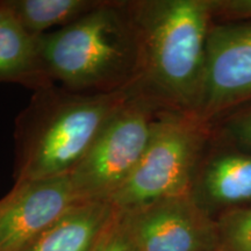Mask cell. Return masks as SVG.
<instances>
[{"label":"cell","mask_w":251,"mask_h":251,"mask_svg":"<svg viewBox=\"0 0 251 251\" xmlns=\"http://www.w3.org/2000/svg\"><path fill=\"white\" fill-rule=\"evenodd\" d=\"M136 29V86L163 109L196 114L205 78L212 0L127 1Z\"/></svg>","instance_id":"1"},{"label":"cell","mask_w":251,"mask_h":251,"mask_svg":"<svg viewBox=\"0 0 251 251\" xmlns=\"http://www.w3.org/2000/svg\"><path fill=\"white\" fill-rule=\"evenodd\" d=\"M43 87L108 93L136 85L140 50L127 1H102L67 27L36 36Z\"/></svg>","instance_id":"2"},{"label":"cell","mask_w":251,"mask_h":251,"mask_svg":"<svg viewBox=\"0 0 251 251\" xmlns=\"http://www.w3.org/2000/svg\"><path fill=\"white\" fill-rule=\"evenodd\" d=\"M18 120L15 181L69 176L136 85L108 93L41 87Z\"/></svg>","instance_id":"3"},{"label":"cell","mask_w":251,"mask_h":251,"mask_svg":"<svg viewBox=\"0 0 251 251\" xmlns=\"http://www.w3.org/2000/svg\"><path fill=\"white\" fill-rule=\"evenodd\" d=\"M212 139V126L196 114L162 109L142 157L109 203L127 213L190 194L197 169Z\"/></svg>","instance_id":"4"},{"label":"cell","mask_w":251,"mask_h":251,"mask_svg":"<svg viewBox=\"0 0 251 251\" xmlns=\"http://www.w3.org/2000/svg\"><path fill=\"white\" fill-rule=\"evenodd\" d=\"M162 109L139 90L113 114L69 175L79 201H109L142 157Z\"/></svg>","instance_id":"5"},{"label":"cell","mask_w":251,"mask_h":251,"mask_svg":"<svg viewBox=\"0 0 251 251\" xmlns=\"http://www.w3.org/2000/svg\"><path fill=\"white\" fill-rule=\"evenodd\" d=\"M251 105V23H213L196 115L208 125Z\"/></svg>","instance_id":"6"},{"label":"cell","mask_w":251,"mask_h":251,"mask_svg":"<svg viewBox=\"0 0 251 251\" xmlns=\"http://www.w3.org/2000/svg\"><path fill=\"white\" fill-rule=\"evenodd\" d=\"M118 213L140 251H216L218 248L216 220L190 194Z\"/></svg>","instance_id":"7"},{"label":"cell","mask_w":251,"mask_h":251,"mask_svg":"<svg viewBox=\"0 0 251 251\" xmlns=\"http://www.w3.org/2000/svg\"><path fill=\"white\" fill-rule=\"evenodd\" d=\"M79 202L70 176L15 181L0 199V251H20Z\"/></svg>","instance_id":"8"},{"label":"cell","mask_w":251,"mask_h":251,"mask_svg":"<svg viewBox=\"0 0 251 251\" xmlns=\"http://www.w3.org/2000/svg\"><path fill=\"white\" fill-rule=\"evenodd\" d=\"M190 196L216 220L251 206V152L213 142L198 166Z\"/></svg>","instance_id":"9"},{"label":"cell","mask_w":251,"mask_h":251,"mask_svg":"<svg viewBox=\"0 0 251 251\" xmlns=\"http://www.w3.org/2000/svg\"><path fill=\"white\" fill-rule=\"evenodd\" d=\"M115 216L108 201H79L20 251H94Z\"/></svg>","instance_id":"10"},{"label":"cell","mask_w":251,"mask_h":251,"mask_svg":"<svg viewBox=\"0 0 251 251\" xmlns=\"http://www.w3.org/2000/svg\"><path fill=\"white\" fill-rule=\"evenodd\" d=\"M0 83L43 87L36 36L25 29L0 1Z\"/></svg>","instance_id":"11"},{"label":"cell","mask_w":251,"mask_h":251,"mask_svg":"<svg viewBox=\"0 0 251 251\" xmlns=\"http://www.w3.org/2000/svg\"><path fill=\"white\" fill-rule=\"evenodd\" d=\"M19 24L33 36L67 27L101 4V0H6ZM55 30V29H54Z\"/></svg>","instance_id":"12"},{"label":"cell","mask_w":251,"mask_h":251,"mask_svg":"<svg viewBox=\"0 0 251 251\" xmlns=\"http://www.w3.org/2000/svg\"><path fill=\"white\" fill-rule=\"evenodd\" d=\"M216 224V251H251V206L219 216Z\"/></svg>","instance_id":"13"},{"label":"cell","mask_w":251,"mask_h":251,"mask_svg":"<svg viewBox=\"0 0 251 251\" xmlns=\"http://www.w3.org/2000/svg\"><path fill=\"white\" fill-rule=\"evenodd\" d=\"M212 141L251 152V105L237 109L213 124Z\"/></svg>","instance_id":"14"},{"label":"cell","mask_w":251,"mask_h":251,"mask_svg":"<svg viewBox=\"0 0 251 251\" xmlns=\"http://www.w3.org/2000/svg\"><path fill=\"white\" fill-rule=\"evenodd\" d=\"M94 251H140L122 225L118 212Z\"/></svg>","instance_id":"15"}]
</instances>
